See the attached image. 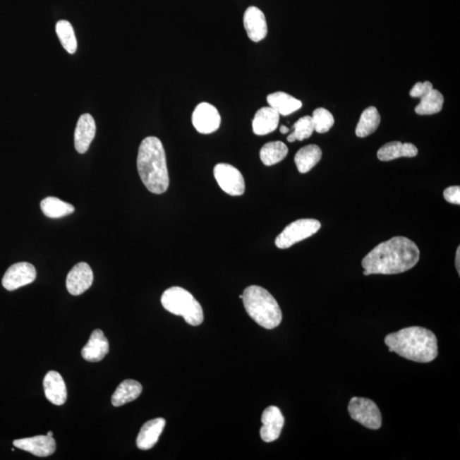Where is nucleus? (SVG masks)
Segmentation results:
<instances>
[{
  "label": "nucleus",
  "mask_w": 460,
  "mask_h": 460,
  "mask_svg": "<svg viewBox=\"0 0 460 460\" xmlns=\"http://www.w3.org/2000/svg\"><path fill=\"white\" fill-rule=\"evenodd\" d=\"M420 252L408 238L396 236L382 242L361 262L364 275L404 273L420 261Z\"/></svg>",
  "instance_id": "1"
},
{
  "label": "nucleus",
  "mask_w": 460,
  "mask_h": 460,
  "mask_svg": "<svg viewBox=\"0 0 460 460\" xmlns=\"http://www.w3.org/2000/svg\"><path fill=\"white\" fill-rule=\"evenodd\" d=\"M385 342L389 352L416 363H428L438 356L437 337L425 327L404 328L386 336Z\"/></svg>",
  "instance_id": "2"
},
{
  "label": "nucleus",
  "mask_w": 460,
  "mask_h": 460,
  "mask_svg": "<svg viewBox=\"0 0 460 460\" xmlns=\"http://www.w3.org/2000/svg\"><path fill=\"white\" fill-rule=\"evenodd\" d=\"M137 165L147 190L155 195L164 194L168 190L170 179L166 152L158 138L143 139L138 150Z\"/></svg>",
  "instance_id": "3"
},
{
  "label": "nucleus",
  "mask_w": 460,
  "mask_h": 460,
  "mask_svg": "<svg viewBox=\"0 0 460 460\" xmlns=\"http://www.w3.org/2000/svg\"><path fill=\"white\" fill-rule=\"evenodd\" d=\"M244 307L250 317L266 329H274L282 323L280 305L268 291L260 286H250L244 291Z\"/></svg>",
  "instance_id": "4"
},
{
  "label": "nucleus",
  "mask_w": 460,
  "mask_h": 460,
  "mask_svg": "<svg viewBox=\"0 0 460 460\" xmlns=\"http://www.w3.org/2000/svg\"><path fill=\"white\" fill-rule=\"evenodd\" d=\"M162 303L167 311L182 316L191 326H199L203 322L202 307L190 291L182 287L172 286L164 291Z\"/></svg>",
  "instance_id": "5"
},
{
  "label": "nucleus",
  "mask_w": 460,
  "mask_h": 460,
  "mask_svg": "<svg viewBox=\"0 0 460 460\" xmlns=\"http://www.w3.org/2000/svg\"><path fill=\"white\" fill-rule=\"evenodd\" d=\"M322 227L316 219H303L293 222L275 239V246L280 249L290 248L298 242L308 239Z\"/></svg>",
  "instance_id": "6"
},
{
  "label": "nucleus",
  "mask_w": 460,
  "mask_h": 460,
  "mask_svg": "<svg viewBox=\"0 0 460 460\" xmlns=\"http://www.w3.org/2000/svg\"><path fill=\"white\" fill-rule=\"evenodd\" d=\"M351 417L356 422L371 430H379L382 416L375 401L364 397H353L348 406Z\"/></svg>",
  "instance_id": "7"
},
{
  "label": "nucleus",
  "mask_w": 460,
  "mask_h": 460,
  "mask_svg": "<svg viewBox=\"0 0 460 460\" xmlns=\"http://www.w3.org/2000/svg\"><path fill=\"white\" fill-rule=\"evenodd\" d=\"M214 176L222 190L232 196H241L246 190L241 172L229 164L219 163L214 167Z\"/></svg>",
  "instance_id": "8"
},
{
  "label": "nucleus",
  "mask_w": 460,
  "mask_h": 460,
  "mask_svg": "<svg viewBox=\"0 0 460 460\" xmlns=\"http://www.w3.org/2000/svg\"><path fill=\"white\" fill-rule=\"evenodd\" d=\"M192 123L198 133L211 134L219 130L221 116L214 106L208 102H201L193 112Z\"/></svg>",
  "instance_id": "9"
},
{
  "label": "nucleus",
  "mask_w": 460,
  "mask_h": 460,
  "mask_svg": "<svg viewBox=\"0 0 460 460\" xmlns=\"http://www.w3.org/2000/svg\"><path fill=\"white\" fill-rule=\"evenodd\" d=\"M36 275L34 265L26 262H18L7 270L2 285L8 291H14L34 282Z\"/></svg>",
  "instance_id": "10"
},
{
  "label": "nucleus",
  "mask_w": 460,
  "mask_h": 460,
  "mask_svg": "<svg viewBox=\"0 0 460 460\" xmlns=\"http://www.w3.org/2000/svg\"><path fill=\"white\" fill-rule=\"evenodd\" d=\"M262 426L260 430L262 440L272 442L280 437L285 418L277 406H270L267 408L262 416Z\"/></svg>",
  "instance_id": "11"
},
{
  "label": "nucleus",
  "mask_w": 460,
  "mask_h": 460,
  "mask_svg": "<svg viewBox=\"0 0 460 460\" xmlns=\"http://www.w3.org/2000/svg\"><path fill=\"white\" fill-rule=\"evenodd\" d=\"M93 272L86 262H79L69 271L66 281L68 293L79 296L87 291L93 283Z\"/></svg>",
  "instance_id": "12"
},
{
  "label": "nucleus",
  "mask_w": 460,
  "mask_h": 460,
  "mask_svg": "<svg viewBox=\"0 0 460 460\" xmlns=\"http://www.w3.org/2000/svg\"><path fill=\"white\" fill-rule=\"evenodd\" d=\"M243 23L246 34L253 42H260L268 34V26L264 12L256 6H250L246 10Z\"/></svg>",
  "instance_id": "13"
},
{
  "label": "nucleus",
  "mask_w": 460,
  "mask_h": 460,
  "mask_svg": "<svg viewBox=\"0 0 460 460\" xmlns=\"http://www.w3.org/2000/svg\"><path fill=\"white\" fill-rule=\"evenodd\" d=\"M13 445L19 449L31 453L38 457H48L55 453L56 442L49 435H36L30 438L15 440Z\"/></svg>",
  "instance_id": "14"
},
{
  "label": "nucleus",
  "mask_w": 460,
  "mask_h": 460,
  "mask_svg": "<svg viewBox=\"0 0 460 460\" xmlns=\"http://www.w3.org/2000/svg\"><path fill=\"white\" fill-rule=\"evenodd\" d=\"M96 135V123L92 115L82 114L77 122L75 131V146L78 153L87 152Z\"/></svg>",
  "instance_id": "15"
},
{
  "label": "nucleus",
  "mask_w": 460,
  "mask_h": 460,
  "mask_svg": "<svg viewBox=\"0 0 460 460\" xmlns=\"http://www.w3.org/2000/svg\"><path fill=\"white\" fill-rule=\"evenodd\" d=\"M109 351V344L104 332L96 329L92 332L87 344L82 349L81 355L85 361L97 363L104 358Z\"/></svg>",
  "instance_id": "16"
},
{
  "label": "nucleus",
  "mask_w": 460,
  "mask_h": 460,
  "mask_svg": "<svg viewBox=\"0 0 460 460\" xmlns=\"http://www.w3.org/2000/svg\"><path fill=\"white\" fill-rule=\"evenodd\" d=\"M44 389L45 397L52 404L63 405L67 401V388L60 373L50 371L44 379Z\"/></svg>",
  "instance_id": "17"
},
{
  "label": "nucleus",
  "mask_w": 460,
  "mask_h": 460,
  "mask_svg": "<svg viewBox=\"0 0 460 460\" xmlns=\"http://www.w3.org/2000/svg\"><path fill=\"white\" fill-rule=\"evenodd\" d=\"M166 420L162 418H155L143 425L137 438V446L141 450H150L157 443L160 435L165 428Z\"/></svg>",
  "instance_id": "18"
},
{
  "label": "nucleus",
  "mask_w": 460,
  "mask_h": 460,
  "mask_svg": "<svg viewBox=\"0 0 460 460\" xmlns=\"http://www.w3.org/2000/svg\"><path fill=\"white\" fill-rule=\"evenodd\" d=\"M280 114L271 107H264L258 111L253 121L254 134L265 135L277 129Z\"/></svg>",
  "instance_id": "19"
},
{
  "label": "nucleus",
  "mask_w": 460,
  "mask_h": 460,
  "mask_svg": "<svg viewBox=\"0 0 460 460\" xmlns=\"http://www.w3.org/2000/svg\"><path fill=\"white\" fill-rule=\"evenodd\" d=\"M417 147L413 143L401 142H390L382 146L377 151V158L381 162H390V160L401 157L413 158L418 155Z\"/></svg>",
  "instance_id": "20"
},
{
  "label": "nucleus",
  "mask_w": 460,
  "mask_h": 460,
  "mask_svg": "<svg viewBox=\"0 0 460 460\" xmlns=\"http://www.w3.org/2000/svg\"><path fill=\"white\" fill-rule=\"evenodd\" d=\"M267 102L271 108L283 116H287L302 108L301 101L283 92L270 94L267 97Z\"/></svg>",
  "instance_id": "21"
},
{
  "label": "nucleus",
  "mask_w": 460,
  "mask_h": 460,
  "mask_svg": "<svg viewBox=\"0 0 460 460\" xmlns=\"http://www.w3.org/2000/svg\"><path fill=\"white\" fill-rule=\"evenodd\" d=\"M322 157V152L317 145L303 147L296 154L294 162L301 174H305L313 169Z\"/></svg>",
  "instance_id": "22"
},
{
  "label": "nucleus",
  "mask_w": 460,
  "mask_h": 460,
  "mask_svg": "<svg viewBox=\"0 0 460 460\" xmlns=\"http://www.w3.org/2000/svg\"><path fill=\"white\" fill-rule=\"evenodd\" d=\"M142 392V385L139 382L133 380L123 381L113 394L112 404L114 406H121L129 404L137 399Z\"/></svg>",
  "instance_id": "23"
},
{
  "label": "nucleus",
  "mask_w": 460,
  "mask_h": 460,
  "mask_svg": "<svg viewBox=\"0 0 460 460\" xmlns=\"http://www.w3.org/2000/svg\"><path fill=\"white\" fill-rule=\"evenodd\" d=\"M381 121L380 114L375 107H369L361 114L358 124L356 129V134L358 138L368 137L373 134L380 126Z\"/></svg>",
  "instance_id": "24"
},
{
  "label": "nucleus",
  "mask_w": 460,
  "mask_h": 460,
  "mask_svg": "<svg viewBox=\"0 0 460 460\" xmlns=\"http://www.w3.org/2000/svg\"><path fill=\"white\" fill-rule=\"evenodd\" d=\"M40 207L44 214L51 219H60L71 215L75 210L71 204L52 196L41 201Z\"/></svg>",
  "instance_id": "25"
},
{
  "label": "nucleus",
  "mask_w": 460,
  "mask_h": 460,
  "mask_svg": "<svg viewBox=\"0 0 460 460\" xmlns=\"http://www.w3.org/2000/svg\"><path fill=\"white\" fill-rule=\"evenodd\" d=\"M289 154V147L281 141L270 142L262 147L260 159L267 167L280 163Z\"/></svg>",
  "instance_id": "26"
},
{
  "label": "nucleus",
  "mask_w": 460,
  "mask_h": 460,
  "mask_svg": "<svg viewBox=\"0 0 460 460\" xmlns=\"http://www.w3.org/2000/svg\"><path fill=\"white\" fill-rule=\"evenodd\" d=\"M444 104V97L437 90L433 89L424 97L420 98V104L416 108V112L420 115H431L440 112Z\"/></svg>",
  "instance_id": "27"
},
{
  "label": "nucleus",
  "mask_w": 460,
  "mask_h": 460,
  "mask_svg": "<svg viewBox=\"0 0 460 460\" xmlns=\"http://www.w3.org/2000/svg\"><path fill=\"white\" fill-rule=\"evenodd\" d=\"M56 35L60 42L69 54H73L77 50V40L72 24L68 20H61L56 23Z\"/></svg>",
  "instance_id": "28"
},
{
  "label": "nucleus",
  "mask_w": 460,
  "mask_h": 460,
  "mask_svg": "<svg viewBox=\"0 0 460 460\" xmlns=\"http://www.w3.org/2000/svg\"><path fill=\"white\" fill-rule=\"evenodd\" d=\"M314 131L315 127L311 116L302 117L293 125V131L287 137V141H303L310 138Z\"/></svg>",
  "instance_id": "29"
},
{
  "label": "nucleus",
  "mask_w": 460,
  "mask_h": 460,
  "mask_svg": "<svg viewBox=\"0 0 460 460\" xmlns=\"http://www.w3.org/2000/svg\"><path fill=\"white\" fill-rule=\"evenodd\" d=\"M315 131L318 133H326L334 125V117L326 109H316L312 114Z\"/></svg>",
  "instance_id": "30"
},
{
  "label": "nucleus",
  "mask_w": 460,
  "mask_h": 460,
  "mask_svg": "<svg viewBox=\"0 0 460 460\" xmlns=\"http://www.w3.org/2000/svg\"><path fill=\"white\" fill-rule=\"evenodd\" d=\"M433 89V85L430 81H425L424 83L418 82V83L413 85L412 90H410V96L412 97L422 98L430 93Z\"/></svg>",
  "instance_id": "31"
},
{
  "label": "nucleus",
  "mask_w": 460,
  "mask_h": 460,
  "mask_svg": "<svg viewBox=\"0 0 460 460\" xmlns=\"http://www.w3.org/2000/svg\"><path fill=\"white\" fill-rule=\"evenodd\" d=\"M443 196L447 202L454 205H460V187L452 186L447 188L443 192Z\"/></svg>",
  "instance_id": "32"
},
{
  "label": "nucleus",
  "mask_w": 460,
  "mask_h": 460,
  "mask_svg": "<svg viewBox=\"0 0 460 460\" xmlns=\"http://www.w3.org/2000/svg\"><path fill=\"white\" fill-rule=\"evenodd\" d=\"M455 265H456V270H458L459 274H460V248L459 246L457 249V252H456V258H455Z\"/></svg>",
  "instance_id": "33"
},
{
  "label": "nucleus",
  "mask_w": 460,
  "mask_h": 460,
  "mask_svg": "<svg viewBox=\"0 0 460 460\" xmlns=\"http://www.w3.org/2000/svg\"><path fill=\"white\" fill-rule=\"evenodd\" d=\"M280 131H281V133H282V134H286V133H289L290 129L287 128V127L285 126H282L280 127Z\"/></svg>",
  "instance_id": "34"
},
{
  "label": "nucleus",
  "mask_w": 460,
  "mask_h": 460,
  "mask_svg": "<svg viewBox=\"0 0 460 460\" xmlns=\"http://www.w3.org/2000/svg\"><path fill=\"white\" fill-rule=\"evenodd\" d=\"M47 435H49V437H53L52 431H49V432L47 433Z\"/></svg>",
  "instance_id": "35"
}]
</instances>
